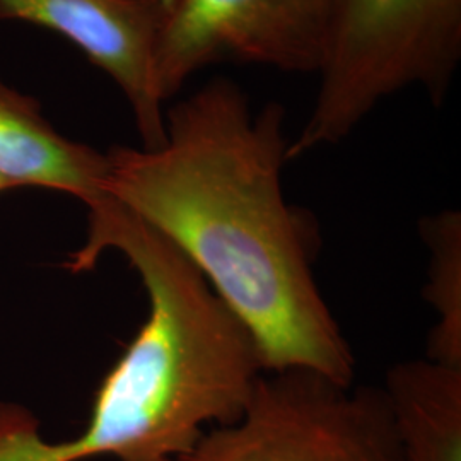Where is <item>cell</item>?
Wrapping results in <instances>:
<instances>
[{"label": "cell", "instance_id": "6da1fadb", "mask_svg": "<svg viewBox=\"0 0 461 461\" xmlns=\"http://www.w3.org/2000/svg\"><path fill=\"white\" fill-rule=\"evenodd\" d=\"M285 110L251 112L215 77L175 104L158 149L106 152L104 192L197 267L253 335L265 373L310 369L350 386L356 359L314 280L318 222L282 190Z\"/></svg>", "mask_w": 461, "mask_h": 461}, {"label": "cell", "instance_id": "7a4b0ae2", "mask_svg": "<svg viewBox=\"0 0 461 461\" xmlns=\"http://www.w3.org/2000/svg\"><path fill=\"white\" fill-rule=\"evenodd\" d=\"M106 249L127 257L149 314L103 379L87 428L53 443V460L115 456L175 461L205 428L234 424L265 373L253 335L178 248L113 197L89 209L87 241L67 268H93Z\"/></svg>", "mask_w": 461, "mask_h": 461}, {"label": "cell", "instance_id": "3957f363", "mask_svg": "<svg viewBox=\"0 0 461 461\" xmlns=\"http://www.w3.org/2000/svg\"><path fill=\"white\" fill-rule=\"evenodd\" d=\"M461 60V0H333L313 110L287 161L339 144L384 99L419 87L441 106Z\"/></svg>", "mask_w": 461, "mask_h": 461}, {"label": "cell", "instance_id": "277c9868", "mask_svg": "<svg viewBox=\"0 0 461 461\" xmlns=\"http://www.w3.org/2000/svg\"><path fill=\"white\" fill-rule=\"evenodd\" d=\"M175 461H400V447L383 388L284 369L260 376L234 424Z\"/></svg>", "mask_w": 461, "mask_h": 461}, {"label": "cell", "instance_id": "5b68a950", "mask_svg": "<svg viewBox=\"0 0 461 461\" xmlns=\"http://www.w3.org/2000/svg\"><path fill=\"white\" fill-rule=\"evenodd\" d=\"M333 0H171L154 49L158 98H173L203 67L241 60L320 74Z\"/></svg>", "mask_w": 461, "mask_h": 461}, {"label": "cell", "instance_id": "8992f818", "mask_svg": "<svg viewBox=\"0 0 461 461\" xmlns=\"http://www.w3.org/2000/svg\"><path fill=\"white\" fill-rule=\"evenodd\" d=\"M161 0H0V17L49 28L106 72L132 108L144 149L166 142L163 103L154 86Z\"/></svg>", "mask_w": 461, "mask_h": 461}, {"label": "cell", "instance_id": "52a82bcc", "mask_svg": "<svg viewBox=\"0 0 461 461\" xmlns=\"http://www.w3.org/2000/svg\"><path fill=\"white\" fill-rule=\"evenodd\" d=\"M0 176L14 188L41 186L79 198L91 209L103 198L106 152L57 132L32 96L0 79Z\"/></svg>", "mask_w": 461, "mask_h": 461}, {"label": "cell", "instance_id": "ba28073f", "mask_svg": "<svg viewBox=\"0 0 461 461\" xmlns=\"http://www.w3.org/2000/svg\"><path fill=\"white\" fill-rule=\"evenodd\" d=\"M383 390L400 461H461V369L405 361L388 371Z\"/></svg>", "mask_w": 461, "mask_h": 461}, {"label": "cell", "instance_id": "9c48e42d", "mask_svg": "<svg viewBox=\"0 0 461 461\" xmlns=\"http://www.w3.org/2000/svg\"><path fill=\"white\" fill-rule=\"evenodd\" d=\"M420 234L430 249L426 301L438 321L429 335V357L461 369V217L445 211L422 221Z\"/></svg>", "mask_w": 461, "mask_h": 461}, {"label": "cell", "instance_id": "30bf717a", "mask_svg": "<svg viewBox=\"0 0 461 461\" xmlns=\"http://www.w3.org/2000/svg\"><path fill=\"white\" fill-rule=\"evenodd\" d=\"M9 190H14V186H13L11 183L7 182L5 178H2V176H0V194L9 192Z\"/></svg>", "mask_w": 461, "mask_h": 461}, {"label": "cell", "instance_id": "8fae6325", "mask_svg": "<svg viewBox=\"0 0 461 461\" xmlns=\"http://www.w3.org/2000/svg\"><path fill=\"white\" fill-rule=\"evenodd\" d=\"M161 2H163V4H165V5H167V4H169V2H171V0H161Z\"/></svg>", "mask_w": 461, "mask_h": 461}]
</instances>
